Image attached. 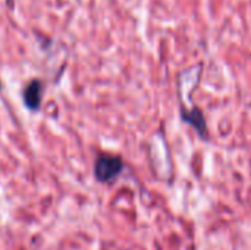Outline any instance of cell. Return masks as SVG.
Masks as SVG:
<instances>
[{
    "mask_svg": "<svg viewBox=\"0 0 251 250\" xmlns=\"http://www.w3.org/2000/svg\"><path fill=\"white\" fill-rule=\"evenodd\" d=\"M124 169V161L121 156L101 153L94 165V175L100 183H112Z\"/></svg>",
    "mask_w": 251,
    "mask_h": 250,
    "instance_id": "obj_1",
    "label": "cell"
},
{
    "mask_svg": "<svg viewBox=\"0 0 251 250\" xmlns=\"http://www.w3.org/2000/svg\"><path fill=\"white\" fill-rule=\"evenodd\" d=\"M179 116H181V121L184 124H187L191 128L196 130L197 136L201 140H204V141H209L210 140V133H209L207 121H206V116H204V112L201 111V108L193 106L191 109H187L184 105H181V108H179Z\"/></svg>",
    "mask_w": 251,
    "mask_h": 250,
    "instance_id": "obj_2",
    "label": "cell"
},
{
    "mask_svg": "<svg viewBox=\"0 0 251 250\" xmlns=\"http://www.w3.org/2000/svg\"><path fill=\"white\" fill-rule=\"evenodd\" d=\"M43 90L44 85L40 80H32L24 88V103L29 111H38L41 100H43Z\"/></svg>",
    "mask_w": 251,
    "mask_h": 250,
    "instance_id": "obj_3",
    "label": "cell"
},
{
    "mask_svg": "<svg viewBox=\"0 0 251 250\" xmlns=\"http://www.w3.org/2000/svg\"><path fill=\"white\" fill-rule=\"evenodd\" d=\"M0 87H1V85H0Z\"/></svg>",
    "mask_w": 251,
    "mask_h": 250,
    "instance_id": "obj_4",
    "label": "cell"
}]
</instances>
